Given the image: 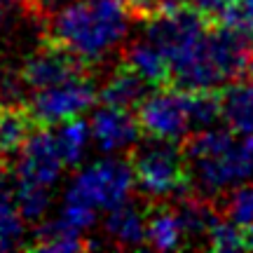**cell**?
Returning <instances> with one entry per match:
<instances>
[{
  "label": "cell",
  "mask_w": 253,
  "mask_h": 253,
  "mask_svg": "<svg viewBox=\"0 0 253 253\" xmlns=\"http://www.w3.org/2000/svg\"><path fill=\"white\" fill-rule=\"evenodd\" d=\"M134 9L125 0H71L49 21L52 42L87 66L103 61L131 31Z\"/></svg>",
  "instance_id": "cell-1"
},
{
  "label": "cell",
  "mask_w": 253,
  "mask_h": 253,
  "mask_svg": "<svg viewBox=\"0 0 253 253\" xmlns=\"http://www.w3.org/2000/svg\"><path fill=\"white\" fill-rule=\"evenodd\" d=\"M185 157L190 176L204 197L227 195L242 183L253 181V148L227 126H207L188 136Z\"/></svg>",
  "instance_id": "cell-2"
},
{
  "label": "cell",
  "mask_w": 253,
  "mask_h": 253,
  "mask_svg": "<svg viewBox=\"0 0 253 253\" xmlns=\"http://www.w3.org/2000/svg\"><path fill=\"white\" fill-rule=\"evenodd\" d=\"M136 115L148 136L173 141L213 126L220 120V99L213 91H195V89H155L148 91L143 101L136 106Z\"/></svg>",
  "instance_id": "cell-3"
},
{
  "label": "cell",
  "mask_w": 253,
  "mask_h": 253,
  "mask_svg": "<svg viewBox=\"0 0 253 253\" xmlns=\"http://www.w3.org/2000/svg\"><path fill=\"white\" fill-rule=\"evenodd\" d=\"M136 188L150 199L181 197L190 185V164L173 141L153 138L138 141L131 153Z\"/></svg>",
  "instance_id": "cell-4"
},
{
  "label": "cell",
  "mask_w": 253,
  "mask_h": 253,
  "mask_svg": "<svg viewBox=\"0 0 253 253\" xmlns=\"http://www.w3.org/2000/svg\"><path fill=\"white\" fill-rule=\"evenodd\" d=\"M134 188L136 176L131 162H125L120 157H106L82 167L71 181L63 199L80 202L94 211L108 213L113 209L131 202Z\"/></svg>",
  "instance_id": "cell-5"
},
{
  "label": "cell",
  "mask_w": 253,
  "mask_h": 253,
  "mask_svg": "<svg viewBox=\"0 0 253 253\" xmlns=\"http://www.w3.org/2000/svg\"><path fill=\"white\" fill-rule=\"evenodd\" d=\"M96 99L99 89L87 75H82L31 91L24 108L38 126H56L68 120L82 118L87 110L94 108Z\"/></svg>",
  "instance_id": "cell-6"
},
{
  "label": "cell",
  "mask_w": 253,
  "mask_h": 253,
  "mask_svg": "<svg viewBox=\"0 0 253 253\" xmlns=\"http://www.w3.org/2000/svg\"><path fill=\"white\" fill-rule=\"evenodd\" d=\"M14 160H17L14 164L17 181L36 183V185H45V188H54L61 181V173L66 169L59 148H56L54 134L45 131V129L31 131V136L21 145Z\"/></svg>",
  "instance_id": "cell-7"
},
{
  "label": "cell",
  "mask_w": 253,
  "mask_h": 253,
  "mask_svg": "<svg viewBox=\"0 0 253 253\" xmlns=\"http://www.w3.org/2000/svg\"><path fill=\"white\" fill-rule=\"evenodd\" d=\"M84 71H87V63L73 56L71 52H66L56 42H52L49 47H40L24 61L19 80L24 82L26 89L36 91L42 87L73 80V78H82Z\"/></svg>",
  "instance_id": "cell-8"
},
{
  "label": "cell",
  "mask_w": 253,
  "mask_h": 253,
  "mask_svg": "<svg viewBox=\"0 0 253 253\" xmlns=\"http://www.w3.org/2000/svg\"><path fill=\"white\" fill-rule=\"evenodd\" d=\"M89 129L91 143L101 153L108 155L131 150L141 138L138 115H134L131 108H120V106H108V103H103L101 108L91 113Z\"/></svg>",
  "instance_id": "cell-9"
},
{
  "label": "cell",
  "mask_w": 253,
  "mask_h": 253,
  "mask_svg": "<svg viewBox=\"0 0 253 253\" xmlns=\"http://www.w3.org/2000/svg\"><path fill=\"white\" fill-rule=\"evenodd\" d=\"M220 118L253 148V82H230L220 96Z\"/></svg>",
  "instance_id": "cell-10"
},
{
  "label": "cell",
  "mask_w": 253,
  "mask_h": 253,
  "mask_svg": "<svg viewBox=\"0 0 253 253\" xmlns=\"http://www.w3.org/2000/svg\"><path fill=\"white\" fill-rule=\"evenodd\" d=\"M125 66L131 68L138 78H143L150 87H164L171 80V68H169L167 56L162 54V49L155 45L150 38L145 36L141 40H134L126 47Z\"/></svg>",
  "instance_id": "cell-11"
},
{
  "label": "cell",
  "mask_w": 253,
  "mask_h": 253,
  "mask_svg": "<svg viewBox=\"0 0 253 253\" xmlns=\"http://www.w3.org/2000/svg\"><path fill=\"white\" fill-rule=\"evenodd\" d=\"M145 244L157 251H173L188 244V230L178 207H157L148 213Z\"/></svg>",
  "instance_id": "cell-12"
},
{
  "label": "cell",
  "mask_w": 253,
  "mask_h": 253,
  "mask_svg": "<svg viewBox=\"0 0 253 253\" xmlns=\"http://www.w3.org/2000/svg\"><path fill=\"white\" fill-rule=\"evenodd\" d=\"M103 227H106V235L113 239V244L125 246V249H136V246L145 244L148 218L136 204L126 202L122 207L108 211Z\"/></svg>",
  "instance_id": "cell-13"
},
{
  "label": "cell",
  "mask_w": 253,
  "mask_h": 253,
  "mask_svg": "<svg viewBox=\"0 0 253 253\" xmlns=\"http://www.w3.org/2000/svg\"><path fill=\"white\" fill-rule=\"evenodd\" d=\"M148 82L143 78H138L131 68H118L103 82V87L99 89V99L108 106H120V108H136L143 96L148 94Z\"/></svg>",
  "instance_id": "cell-14"
},
{
  "label": "cell",
  "mask_w": 253,
  "mask_h": 253,
  "mask_svg": "<svg viewBox=\"0 0 253 253\" xmlns=\"http://www.w3.org/2000/svg\"><path fill=\"white\" fill-rule=\"evenodd\" d=\"M33 120L26 108H0V162L17 157L21 145L33 131Z\"/></svg>",
  "instance_id": "cell-15"
},
{
  "label": "cell",
  "mask_w": 253,
  "mask_h": 253,
  "mask_svg": "<svg viewBox=\"0 0 253 253\" xmlns=\"http://www.w3.org/2000/svg\"><path fill=\"white\" fill-rule=\"evenodd\" d=\"M52 134H54L56 148H59L63 164L66 167H78L84 160V155H87L91 145L89 122L82 118L68 120V122L56 125V131H52Z\"/></svg>",
  "instance_id": "cell-16"
},
{
  "label": "cell",
  "mask_w": 253,
  "mask_h": 253,
  "mask_svg": "<svg viewBox=\"0 0 253 253\" xmlns=\"http://www.w3.org/2000/svg\"><path fill=\"white\" fill-rule=\"evenodd\" d=\"M33 239V249L38 251H52V253H71V251H84L91 249V242L84 239V235L73 232L68 227H63L56 218L52 220H40Z\"/></svg>",
  "instance_id": "cell-17"
},
{
  "label": "cell",
  "mask_w": 253,
  "mask_h": 253,
  "mask_svg": "<svg viewBox=\"0 0 253 253\" xmlns=\"http://www.w3.org/2000/svg\"><path fill=\"white\" fill-rule=\"evenodd\" d=\"M12 199L28 223H40V220H45L47 211L52 207V188L17 181Z\"/></svg>",
  "instance_id": "cell-18"
},
{
  "label": "cell",
  "mask_w": 253,
  "mask_h": 253,
  "mask_svg": "<svg viewBox=\"0 0 253 253\" xmlns=\"http://www.w3.org/2000/svg\"><path fill=\"white\" fill-rule=\"evenodd\" d=\"M26 223L14 199L0 202V251H12L26 244Z\"/></svg>",
  "instance_id": "cell-19"
},
{
  "label": "cell",
  "mask_w": 253,
  "mask_h": 253,
  "mask_svg": "<svg viewBox=\"0 0 253 253\" xmlns=\"http://www.w3.org/2000/svg\"><path fill=\"white\" fill-rule=\"evenodd\" d=\"M225 218L246 227L253 223V183H242L235 190H230L225 197Z\"/></svg>",
  "instance_id": "cell-20"
},
{
  "label": "cell",
  "mask_w": 253,
  "mask_h": 253,
  "mask_svg": "<svg viewBox=\"0 0 253 253\" xmlns=\"http://www.w3.org/2000/svg\"><path fill=\"white\" fill-rule=\"evenodd\" d=\"M207 246L213 251H239L246 249L244 230L232 220H216L207 235Z\"/></svg>",
  "instance_id": "cell-21"
},
{
  "label": "cell",
  "mask_w": 253,
  "mask_h": 253,
  "mask_svg": "<svg viewBox=\"0 0 253 253\" xmlns=\"http://www.w3.org/2000/svg\"><path fill=\"white\" fill-rule=\"evenodd\" d=\"M96 213L94 209L84 207L80 202H71V199H63V207L59 209L56 213V220L61 223L63 227H68L73 232H80V235H87L91 227L96 225Z\"/></svg>",
  "instance_id": "cell-22"
},
{
  "label": "cell",
  "mask_w": 253,
  "mask_h": 253,
  "mask_svg": "<svg viewBox=\"0 0 253 253\" xmlns=\"http://www.w3.org/2000/svg\"><path fill=\"white\" fill-rule=\"evenodd\" d=\"M129 5H131L134 12H141L143 17H155L160 12L181 7V5H185V0H131Z\"/></svg>",
  "instance_id": "cell-23"
},
{
  "label": "cell",
  "mask_w": 253,
  "mask_h": 253,
  "mask_svg": "<svg viewBox=\"0 0 253 253\" xmlns=\"http://www.w3.org/2000/svg\"><path fill=\"white\" fill-rule=\"evenodd\" d=\"M190 7H195L197 12H202L204 17H223L227 9L237 5V2H242V0H185Z\"/></svg>",
  "instance_id": "cell-24"
},
{
  "label": "cell",
  "mask_w": 253,
  "mask_h": 253,
  "mask_svg": "<svg viewBox=\"0 0 253 253\" xmlns=\"http://www.w3.org/2000/svg\"><path fill=\"white\" fill-rule=\"evenodd\" d=\"M12 192H14V188H12V183H9L7 169H5V164L0 162V202H2V199H9Z\"/></svg>",
  "instance_id": "cell-25"
},
{
  "label": "cell",
  "mask_w": 253,
  "mask_h": 253,
  "mask_svg": "<svg viewBox=\"0 0 253 253\" xmlns=\"http://www.w3.org/2000/svg\"><path fill=\"white\" fill-rule=\"evenodd\" d=\"M244 230V242H246V249H253V223L251 225L242 227Z\"/></svg>",
  "instance_id": "cell-26"
},
{
  "label": "cell",
  "mask_w": 253,
  "mask_h": 253,
  "mask_svg": "<svg viewBox=\"0 0 253 253\" xmlns=\"http://www.w3.org/2000/svg\"><path fill=\"white\" fill-rule=\"evenodd\" d=\"M26 0H0V5H7V7H14V5H21Z\"/></svg>",
  "instance_id": "cell-27"
},
{
  "label": "cell",
  "mask_w": 253,
  "mask_h": 253,
  "mask_svg": "<svg viewBox=\"0 0 253 253\" xmlns=\"http://www.w3.org/2000/svg\"><path fill=\"white\" fill-rule=\"evenodd\" d=\"M0 108H2V87H0Z\"/></svg>",
  "instance_id": "cell-28"
},
{
  "label": "cell",
  "mask_w": 253,
  "mask_h": 253,
  "mask_svg": "<svg viewBox=\"0 0 253 253\" xmlns=\"http://www.w3.org/2000/svg\"><path fill=\"white\" fill-rule=\"evenodd\" d=\"M125 2H131V0H125ZM129 7H131V5H129Z\"/></svg>",
  "instance_id": "cell-29"
},
{
  "label": "cell",
  "mask_w": 253,
  "mask_h": 253,
  "mask_svg": "<svg viewBox=\"0 0 253 253\" xmlns=\"http://www.w3.org/2000/svg\"><path fill=\"white\" fill-rule=\"evenodd\" d=\"M251 71H253V61H251Z\"/></svg>",
  "instance_id": "cell-30"
}]
</instances>
